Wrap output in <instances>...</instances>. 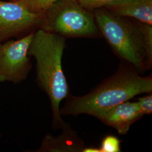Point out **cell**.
<instances>
[{
	"mask_svg": "<svg viewBox=\"0 0 152 152\" xmlns=\"http://www.w3.org/2000/svg\"><path fill=\"white\" fill-rule=\"evenodd\" d=\"M140 74L133 65L121 63L114 75L86 95L75 96L70 93L65 98L64 105L60 108L61 115L86 114L96 117L136 95L152 93V76L142 77Z\"/></svg>",
	"mask_w": 152,
	"mask_h": 152,
	"instance_id": "obj_1",
	"label": "cell"
},
{
	"mask_svg": "<svg viewBox=\"0 0 152 152\" xmlns=\"http://www.w3.org/2000/svg\"><path fill=\"white\" fill-rule=\"evenodd\" d=\"M65 48V37L38 29L28 49L29 56L36 60V82L50 102L54 130H63L68 126L60 113L61 102L70 94L61 64Z\"/></svg>",
	"mask_w": 152,
	"mask_h": 152,
	"instance_id": "obj_2",
	"label": "cell"
},
{
	"mask_svg": "<svg viewBox=\"0 0 152 152\" xmlns=\"http://www.w3.org/2000/svg\"><path fill=\"white\" fill-rule=\"evenodd\" d=\"M94 17L99 31L122 60L140 73L148 70L142 34L137 24L105 10H98Z\"/></svg>",
	"mask_w": 152,
	"mask_h": 152,
	"instance_id": "obj_3",
	"label": "cell"
},
{
	"mask_svg": "<svg viewBox=\"0 0 152 152\" xmlns=\"http://www.w3.org/2000/svg\"><path fill=\"white\" fill-rule=\"evenodd\" d=\"M39 29L65 37H95L99 29L94 16L78 0H58L44 12Z\"/></svg>",
	"mask_w": 152,
	"mask_h": 152,
	"instance_id": "obj_4",
	"label": "cell"
},
{
	"mask_svg": "<svg viewBox=\"0 0 152 152\" xmlns=\"http://www.w3.org/2000/svg\"><path fill=\"white\" fill-rule=\"evenodd\" d=\"M34 32L0 42V82L16 85L27 78L32 67L28 49Z\"/></svg>",
	"mask_w": 152,
	"mask_h": 152,
	"instance_id": "obj_5",
	"label": "cell"
},
{
	"mask_svg": "<svg viewBox=\"0 0 152 152\" xmlns=\"http://www.w3.org/2000/svg\"><path fill=\"white\" fill-rule=\"evenodd\" d=\"M44 13L28 10L15 1L0 0V42L20 38L41 27Z\"/></svg>",
	"mask_w": 152,
	"mask_h": 152,
	"instance_id": "obj_6",
	"label": "cell"
},
{
	"mask_svg": "<svg viewBox=\"0 0 152 152\" xmlns=\"http://www.w3.org/2000/svg\"><path fill=\"white\" fill-rule=\"evenodd\" d=\"M142 116L137 102L129 100L104 112L95 118L115 129L120 135H125L131 126Z\"/></svg>",
	"mask_w": 152,
	"mask_h": 152,
	"instance_id": "obj_7",
	"label": "cell"
},
{
	"mask_svg": "<svg viewBox=\"0 0 152 152\" xmlns=\"http://www.w3.org/2000/svg\"><path fill=\"white\" fill-rule=\"evenodd\" d=\"M85 147L84 141L68 126L63 129V132L59 136L46 134L40 147L33 152H82Z\"/></svg>",
	"mask_w": 152,
	"mask_h": 152,
	"instance_id": "obj_8",
	"label": "cell"
},
{
	"mask_svg": "<svg viewBox=\"0 0 152 152\" xmlns=\"http://www.w3.org/2000/svg\"><path fill=\"white\" fill-rule=\"evenodd\" d=\"M113 14L152 24V0H119L105 6Z\"/></svg>",
	"mask_w": 152,
	"mask_h": 152,
	"instance_id": "obj_9",
	"label": "cell"
},
{
	"mask_svg": "<svg viewBox=\"0 0 152 152\" xmlns=\"http://www.w3.org/2000/svg\"><path fill=\"white\" fill-rule=\"evenodd\" d=\"M142 34V39L147 56L148 70L151 69L152 65V24L144 23L137 24Z\"/></svg>",
	"mask_w": 152,
	"mask_h": 152,
	"instance_id": "obj_10",
	"label": "cell"
},
{
	"mask_svg": "<svg viewBox=\"0 0 152 152\" xmlns=\"http://www.w3.org/2000/svg\"><path fill=\"white\" fill-rule=\"evenodd\" d=\"M15 1L35 13H44L58 0H10Z\"/></svg>",
	"mask_w": 152,
	"mask_h": 152,
	"instance_id": "obj_11",
	"label": "cell"
},
{
	"mask_svg": "<svg viewBox=\"0 0 152 152\" xmlns=\"http://www.w3.org/2000/svg\"><path fill=\"white\" fill-rule=\"evenodd\" d=\"M121 140L117 136L108 135L103 139L99 148L100 152H121Z\"/></svg>",
	"mask_w": 152,
	"mask_h": 152,
	"instance_id": "obj_12",
	"label": "cell"
},
{
	"mask_svg": "<svg viewBox=\"0 0 152 152\" xmlns=\"http://www.w3.org/2000/svg\"><path fill=\"white\" fill-rule=\"evenodd\" d=\"M119 0H78L85 9H95L105 7L109 4Z\"/></svg>",
	"mask_w": 152,
	"mask_h": 152,
	"instance_id": "obj_13",
	"label": "cell"
},
{
	"mask_svg": "<svg viewBox=\"0 0 152 152\" xmlns=\"http://www.w3.org/2000/svg\"><path fill=\"white\" fill-rule=\"evenodd\" d=\"M137 103L142 115H149L152 112V95L151 93L147 96L138 98Z\"/></svg>",
	"mask_w": 152,
	"mask_h": 152,
	"instance_id": "obj_14",
	"label": "cell"
},
{
	"mask_svg": "<svg viewBox=\"0 0 152 152\" xmlns=\"http://www.w3.org/2000/svg\"><path fill=\"white\" fill-rule=\"evenodd\" d=\"M82 152H100L99 148L94 147H85L83 148Z\"/></svg>",
	"mask_w": 152,
	"mask_h": 152,
	"instance_id": "obj_15",
	"label": "cell"
}]
</instances>
